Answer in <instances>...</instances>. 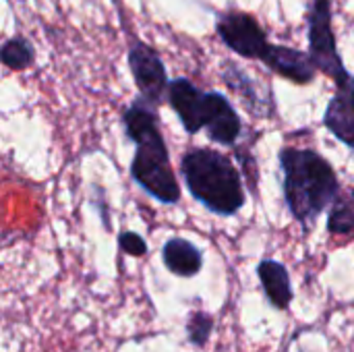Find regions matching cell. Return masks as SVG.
I'll list each match as a JSON object with an SVG mask.
<instances>
[{
  "mask_svg": "<svg viewBox=\"0 0 354 352\" xmlns=\"http://www.w3.org/2000/svg\"><path fill=\"white\" fill-rule=\"evenodd\" d=\"M127 137L135 143L137 151L131 160V178L153 199L164 205L180 201V185L170 164V154L160 131L158 108L141 95L122 114Z\"/></svg>",
  "mask_w": 354,
  "mask_h": 352,
  "instance_id": "1",
  "label": "cell"
},
{
  "mask_svg": "<svg viewBox=\"0 0 354 352\" xmlns=\"http://www.w3.org/2000/svg\"><path fill=\"white\" fill-rule=\"evenodd\" d=\"M278 160L288 212L303 230L309 232L324 210H328L340 193L338 176L332 164L315 149L282 147Z\"/></svg>",
  "mask_w": 354,
  "mask_h": 352,
  "instance_id": "2",
  "label": "cell"
},
{
  "mask_svg": "<svg viewBox=\"0 0 354 352\" xmlns=\"http://www.w3.org/2000/svg\"><path fill=\"white\" fill-rule=\"evenodd\" d=\"M185 185L195 201L216 216L230 218L247 201L243 176L228 156L212 147H191L180 158Z\"/></svg>",
  "mask_w": 354,
  "mask_h": 352,
  "instance_id": "3",
  "label": "cell"
},
{
  "mask_svg": "<svg viewBox=\"0 0 354 352\" xmlns=\"http://www.w3.org/2000/svg\"><path fill=\"white\" fill-rule=\"evenodd\" d=\"M307 39H309V56L317 73H324L334 83L351 75V71L344 66V60L338 52L334 27H332V2L330 0H309Z\"/></svg>",
  "mask_w": 354,
  "mask_h": 352,
  "instance_id": "4",
  "label": "cell"
},
{
  "mask_svg": "<svg viewBox=\"0 0 354 352\" xmlns=\"http://www.w3.org/2000/svg\"><path fill=\"white\" fill-rule=\"evenodd\" d=\"M129 68L139 89V95L151 106L160 108L166 102L168 91V75L162 56L149 44L131 37L129 44Z\"/></svg>",
  "mask_w": 354,
  "mask_h": 352,
  "instance_id": "5",
  "label": "cell"
},
{
  "mask_svg": "<svg viewBox=\"0 0 354 352\" xmlns=\"http://www.w3.org/2000/svg\"><path fill=\"white\" fill-rule=\"evenodd\" d=\"M216 31L226 48L243 58L261 60L268 52V35L259 21L243 10H226L216 19Z\"/></svg>",
  "mask_w": 354,
  "mask_h": 352,
  "instance_id": "6",
  "label": "cell"
},
{
  "mask_svg": "<svg viewBox=\"0 0 354 352\" xmlns=\"http://www.w3.org/2000/svg\"><path fill=\"white\" fill-rule=\"evenodd\" d=\"M203 129L214 143L232 147L241 139L243 122L228 98L220 91H205V114Z\"/></svg>",
  "mask_w": 354,
  "mask_h": 352,
  "instance_id": "7",
  "label": "cell"
},
{
  "mask_svg": "<svg viewBox=\"0 0 354 352\" xmlns=\"http://www.w3.org/2000/svg\"><path fill=\"white\" fill-rule=\"evenodd\" d=\"M324 127L354 154V75L336 83V93L326 106Z\"/></svg>",
  "mask_w": 354,
  "mask_h": 352,
  "instance_id": "8",
  "label": "cell"
},
{
  "mask_svg": "<svg viewBox=\"0 0 354 352\" xmlns=\"http://www.w3.org/2000/svg\"><path fill=\"white\" fill-rule=\"evenodd\" d=\"M166 100L170 108L176 112L180 124L189 135H195L203 129L205 114V91H201L193 81L178 77L168 83Z\"/></svg>",
  "mask_w": 354,
  "mask_h": 352,
  "instance_id": "9",
  "label": "cell"
},
{
  "mask_svg": "<svg viewBox=\"0 0 354 352\" xmlns=\"http://www.w3.org/2000/svg\"><path fill=\"white\" fill-rule=\"evenodd\" d=\"M222 79L245 104V108L261 118H270L276 110V102L270 89H263L259 81L251 79L243 68H239L234 62H226V68L222 71Z\"/></svg>",
  "mask_w": 354,
  "mask_h": 352,
  "instance_id": "10",
  "label": "cell"
},
{
  "mask_svg": "<svg viewBox=\"0 0 354 352\" xmlns=\"http://www.w3.org/2000/svg\"><path fill=\"white\" fill-rule=\"evenodd\" d=\"M261 62L268 68H272L274 73H278L284 79H290L299 85L313 83V79L317 75V68H315L309 52H301L297 48H288L282 44H270Z\"/></svg>",
  "mask_w": 354,
  "mask_h": 352,
  "instance_id": "11",
  "label": "cell"
},
{
  "mask_svg": "<svg viewBox=\"0 0 354 352\" xmlns=\"http://www.w3.org/2000/svg\"><path fill=\"white\" fill-rule=\"evenodd\" d=\"M162 261L170 274L178 278H193L203 268V251L187 239L172 237L162 247Z\"/></svg>",
  "mask_w": 354,
  "mask_h": 352,
  "instance_id": "12",
  "label": "cell"
},
{
  "mask_svg": "<svg viewBox=\"0 0 354 352\" xmlns=\"http://www.w3.org/2000/svg\"><path fill=\"white\" fill-rule=\"evenodd\" d=\"M257 276H259V282L263 286V293H266L268 301L280 311L288 309L290 303H292V297H295L288 270L280 261L263 259L257 266Z\"/></svg>",
  "mask_w": 354,
  "mask_h": 352,
  "instance_id": "13",
  "label": "cell"
},
{
  "mask_svg": "<svg viewBox=\"0 0 354 352\" xmlns=\"http://www.w3.org/2000/svg\"><path fill=\"white\" fill-rule=\"evenodd\" d=\"M328 232L354 234V189H340V193L332 201L328 216Z\"/></svg>",
  "mask_w": 354,
  "mask_h": 352,
  "instance_id": "14",
  "label": "cell"
},
{
  "mask_svg": "<svg viewBox=\"0 0 354 352\" xmlns=\"http://www.w3.org/2000/svg\"><path fill=\"white\" fill-rule=\"evenodd\" d=\"M33 60H35V50L21 35L10 37L0 46V62L10 71H25L33 64Z\"/></svg>",
  "mask_w": 354,
  "mask_h": 352,
  "instance_id": "15",
  "label": "cell"
},
{
  "mask_svg": "<svg viewBox=\"0 0 354 352\" xmlns=\"http://www.w3.org/2000/svg\"><path fill=\"white\" fill-rule=\"evenodd\" d=\"M214 332V317L205 311H193L187 319V336L195 346H205Z\"/></svg>",
  "mask_w": 354,
  "mask_h": 352,
  "instance_id": "16",
  "label": "cell"
},
{
  "mask_svg": "<svg viewBox=\"0 0 354 352\" xmlns=\"http://www.w3.org/2000/svg\"><path fill=\"white\" fill-rule=\"evenodd\" d=\"M118 247L122 253L131 255V257H143L147 253V243L141 234L131 232V230H122L118 234Z\"/></svg>",
  "mask_w": 354,
  "mask_h": 352,
  "instance_id": "17",
  "label": "cell"
}]
</instances>
